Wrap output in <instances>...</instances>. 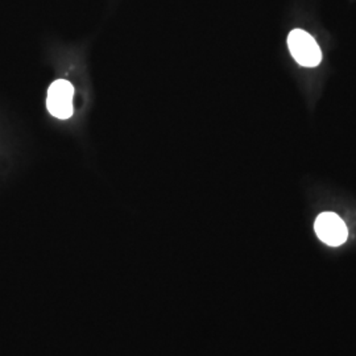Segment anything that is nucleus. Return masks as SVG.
<instances>
[{"label": "nucleus", "instance_id": "f257e3e1", "mask_svg": "<svg viewBox=\"0 0 356 356\" xmlns=\"http://www.w3.org/2000/svg\"><path fill=\"white\" fill-rule=\"evenodd\" d=\"M288 47L297 61L305 67H316L322 61V51L317 41L302 29H293L288 36Z\"/></svg>", "mask_w": 356, "mask_h": 356}, {"label": "nucleus", "instance_id": "f03ea898", "mask_svg": "<svg viewBox=\"0 0 356 356\" xmlns=\"http://www.w3.org/2000/svg\"><path fill=\"white\" fill-rule=\"evenodd\" d=\"M74 89L66 79H57L48 90L47 107L53 116L58 119H69L73 114Z\"/></svg>", "mask_w": 356, "mask_h": 356}, {"label": "nucleus", "instance_id": "7ed1b4c3", "mask_svg": "<svg viewBox=\"0 0 356 356\" xmlns=\"http://www.w3.org/2000/svg\"><path fill=\"white\" fill-rule=\"evenodd\" d=\"M314 229L319 239L330 247L342 245L348 236L346 223L334 213H322L318 216Z\"/></svg>", "mask_w": 356, "mask_h": 356}]
</instances>
